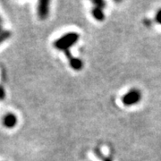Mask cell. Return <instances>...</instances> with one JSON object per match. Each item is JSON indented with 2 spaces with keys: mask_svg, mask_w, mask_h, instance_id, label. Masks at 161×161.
Listing matches in <instances>:
<instances>
[{
  "mask_svg": "<svg viewBox=\"0 0 161 161\" xmlns=\"http://www.w3.org/2000/svg\"><path fill=\"white\" fill-rule=\"evenodd\" d=\"M80 39V35L75 32H69L62 36L60 39L56 40L54 42V47L58 49L63 50L64 52L69 50L72 46H74L75 43Z\"/></svg>",
  "mask_w": 161,
  "mask_h": 161,
  "instance_id": "cell-1",
  "label": "cell"
},
{
  "mask_svg": "<svg viewBox=\"0 0 161 161\" xmlns=\"http://www.w3.org/2000/svg\"><path fill=\"white\" fill-rule=\"evenodd\" d=\"M142 99V92L138 89H132L127 92L122 98V103L126 107L138 104Z\"/></svg>",
  "mask_w": 161,
  "mask_h": 161,
  "instance_id": "cell-2",
  "label": "cell"
},
{
  "mask_svg": "<svg viewBox=\"0 0 161 161\" xmlns=\"http://www.w3.org/2000/svg\"><path fill=\"white\" fill-rule=\"evenodd\" d=\"M49 14V1L41 0L38 5V15L41 20H45Z\"/></svg>",
  "mask_w": 161,
  "mask_h": 161,
  "instance_id": "cell-3",
  "label": "cell"
},
{
  "mask_svg": "<svg viewBox=\"0 0 161 161\" xmlns=\"http://www.w3.org/2000/svg\"><path fill=\"white\" fill-rule=\"evenodd\" d=\"M64 53H65L66 57L68 58V60H69L70 62V65H71V67L73 69L76 70V71H80V70L82 69L83 63H82V61L80 60V58H74L73 55L71 54L70 50H66V51H64Z\"/></svg>",
  "mask_w": 161,
  "mask_h": 161,
  "instance_id": "cell-4",
  "label": "cell"
},
{
  "mask_svg": "<svg viewBox=\"0 0 161 161\" xmlns=\"http://www.w3.org/2000/svg\"><path fill=\"white\" fill-rule=\"evenodd\" d=\"M3 124H4V125L6 128H13V127H14L16 125V124H17V117H16V115L12 114V113L6 115V116L3 119Z\"/></svg>",
  "mask_w": 161,
  "mask_h": 161,
  "instance_id": "cell-5",
  "label": "cell"
},
{
  "mask_svg": "<svg viewBox=\"0 0 161 161\" xmlns=\"http://www.w3.org/2000/svg\"><path fill=\"white\" fill-rule=\"evenodd\" d=\"M92 16L95 18L97 21L99 22H102L104 19H105V14H104L103 9L101 8H98V7H94L92 11Z\"/></svg>",
  "mask_w": 161,
  "mask_h": 161,
  "instance_id": "cell-6",
  "label": "cell"
},
{
  "mask_svg": "<svg viewBox=\"0 0 161 161\" xmlns=\"http://www.w3.org/2000/svg\"><path fill=\"white\" fill-rule=\"evenodd\" d=\"M10 36H11V32L10 31H2L1 33H0V44L2 43V42H4L5 40H8L9 38H10Z\"/></svg>",
  "mask_w": 161,
  "mask_h": 161,
  "instance_id": "cell-7",
  "label": "cell"
},
{
  "mask_svg": "<svg viewBox=\"0 0 161 161\" xmlns=\"http://www.w3.org/2000/svg\"><path fill=\"white\" fill-rule=\"evenodd\" d=\"M92 3L95 5V7H98V8H101V9H103L104 7L106 6V3L102 0H94V1H92Z\"/></svg>",
  "mask_w": 161,
  "mask_h": 161,
  "instance_id": "cell-8",
  "label": "cell"
},
{
  "mask_svg": "<svg viewBox=\"0 0 161 161\" xmlns=\"http://www.w3.org/2000/svg\"><path fill=\"white\" fill-rule=\"evenodd\" d=\"M155 21L156 23H158V24H160L161 25V8L157 12V14H156Z\"/></svg>",
  "mask_w": 161,
  "mask_h": 161,
  "instance_id": "cell-9",
  "label": "cell"
},
{
  "mask_svg": "<svg viewBox=\"0 0 161 161\" xmlns=\"http://www.w3.org/2000/svg\"><path fill=\"white\" fill-rule=\"evenodd\" d=\"M5 98V92L2 89V87H0V99H3Z\"/></svg>",
  "mask_w": 161,
  "mask_h": 161,
  "instance_id": "cell-10",
  "label": "cell"
},
{
  "mask_svg": "<svg viewBox=\"0 0 161 161\" xmlns=\"http://www.w3.org/2000/svg\"><path fill=\"white\" fill-rule=\"evenodd\" d=\"M96 153H98V155H100L101 157H102V155L98 152V150H96ZM102 159H103V161H112V159L111 158H105V157H102Z\"/></svg>",
  "mask_w": 161,
  "mask_h": 161,
  "instance_id": "cell-11",
  "label": "cell"
},
{
  "mask_svg": "<svg viewBox=\"0 0 161 161\" xmlns=\"http://www.w3.org/2000/svg\"><path fill=\"white\" fill-rule=\"evenodd\" d=\"M0 26H1V18H0Z\"/></svg>",
  "mask_w": 161,
  "mask_h": 161,
  "instance_id": "cell-12",
  "label": "cell"
}]
</instances>
